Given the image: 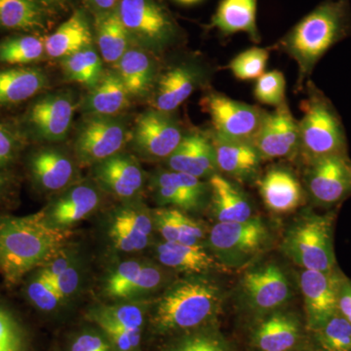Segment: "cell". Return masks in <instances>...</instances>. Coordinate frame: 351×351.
<instances>
[{"label":"cell","instance_id":"1","mask_svg":"<svg viewBox=\"0 0 351 351\" xmlns=\"http://www.w3.org/2000/svg\"><path fill=\"white\" fill-rule=\"evenodd\" d=\"M350 36V0H325L291 27L276 46L297 64V87L302 89L321 58Z\"/></svg>","mask_w":351,"mask_h":351},{"label":"cell","instance_id":"2","mask_svg":"<svg viewBox=\"0 0 351 351\" xmlns=\"http://www.w3.org/2000/svg\"><path fill=\"white\" fill-rule=\"evenodd\" d=\"M66 230L50 225L44 211L0 219V274L15 284L61 251Z\"/></svg>","mask_w":351,"mask_h":351},{"label":"cell","instance_id":"3","mask_svg":"<svg viewBox=\"0 0 351 351\" xmlns=\"http://www.w3.org/2000/svg\"><path fill=\"white\" fill-rule=\"evenodd\" d=\"M221 300V288L209 279L179 281L157 301L152 323L162 334L198 329L219 313Z\"/></svg>","mask_w":351,"mask_h":351},{"label":"cell","instance_id":"4","mask_svg":"<svg viewBox=\"0 0 351 351\" xmlns=\"http://www.w3.org/2000/svg\"><path fill=\"white\" fill-rule=\"evenodd\" d=\"M307 96L301 103L298 122L300 154L306 163L334 156H346L348 143L343 122L332 101L313 82H307Z\"/></svg>","mask_w":351,"mask_h":351},{"label":"cell","instance_id":"5","mask_svg":"<svg viewBox=\"0 0 351 351\" xmlns=\"http://www.w3.org/2000/svg\"><path fill=\"white\" fill-rule=\"evenodd\" d=\"M334 215L309 214L288 230L282 251L302 269L330 271L336 269Z\"/></svg>","mask_w":351,"mask_h":351},{"label":"cell","instance_id":"6","mask_svg":"<svg viewBox=\"0 0 351 351\" xmlns=\"http://www.w3.org/2000/svg\"><path fill=\"white\" fill-rule=\"evenodd\" d=\"M269 241V228L256 217L244 221L217 223L208 237L214 257L226 269L243 267L265 251Z\"/></svg>","mask_w":351,"mask_h":351},{"label":"cell","instance_id":"7","mask_svg":"<svg viewBox=\"0 0 351 351\" xmlns=\"http://www.w3.org/2000/svg\"><path fill=\"white\" fill-rule=\"evenodd\" d=\"M117 12L129 34L149 49L162 50L177 38L174 21L156 0H121Z\"/></svg>","mask_w":351,"mask_h":351},{"label":"cell","instance_id":"8","mask_svg":"<svg viewBox=\"0 0 351 351\" xmlns=\"http://www.w3.org/2000/svg\"><path fill=\"white\" fill-rule=\"evenodd\" d=\"M201 104L212 120L215 134L228 140L254 144L265 112L216 91L208 92Z\"/></svg>","mask_w":351,"mask_h":351},{"label":"cell","instance_id":"9","mask_svg":"<svg viewBox=\"0 0 351 351\" xmlns=\"http://www.w3.org/2000/svg\"><path fill=\"white\" fill-rule=\"evenodd\" d=\"M307 193L316 204L331 207L351 195V163L346 156H334L306 163Z\"/></svg>","mask_w":351,"mask_h":351},{"label":"cell","instance_id":"10","mask_svg":"<svg viewBox=\"0 0 351 351\" xmlns=\"http://www.w3.org/2000/svg\"><path fill=\"white\" fill-rule=\"evenodd\" d=\"M184 137L181 124L171 112L149 110L138 115L136 120L134 143L138 152L147 158L167 159Z\"/></svg>","mask_w":351,"mask_h":351},{"label":"cell","instance_id":"11","mask_svg":"<svg viewBox=\"0 0 351 351\" xmlns=\"http://www.w3.org/2000/svg\"><path fill=\"white\" fill-rule=\"evenodd\" d=\"M126 127L112 117L92 115L80 127L75 152L83 163H99L119 154L125 144Z\"/></svg>","mask_w":351,"mask_h":351},{"label":"cell","instance_id":"12","mask_svg":"<svg viewBox=\"0 0 351 351\" xmlns=\"http://www.w3.org/2000/svg\"><path fill=\"white\" fill-rule=\"evenodd\" d=\"M241 284L247 306L262 315L279 311L292 295L285 272L276 263L250 270Z\"/></svg>","mask_w":351,"mask_h":351},{"label":"cell","instance_id":"13","mask_svg":"<svg viewBox=\"0 0 351 351\" xmlns=\"http://www.w3.org/2000/svg\"><path fill=\"white\" fill-rule=\"evenodd\" d=\"M254 145L263 160L291 158L300 152L299 126L287 103L265 112Z\"/></svg>","mask_w":351,"mask_h":351},{"label":"cell","instance_id":"14","mask_svg":"<svg viewBox=\"0 0 351 351\" xmlns=\"http://www.w3.org/2000/svg\"><path fill=\"white\" fill-rule=\"evenodd\" d=\"M343 276L338 267L330 271L302 270L299 283L304 299L307 330L338 311L339 288Z\"/></svg>","mask_w":351,"mask_h":351},{"label":"cell","instance_id":"15","mask_svg":"<svg viewBox=\"0 0 351 351\" xmlns=\"http://www.w3.org/2000/svg\"><path fill=\"white\" fill-rule=\"evenodd\" d=\"M75 110L71 95L50 94L32 105L29 120L39 137L49 142H59L68 135Z\"/></svg>","mask_w":351,"mask_h":351},{"label":"cell","instance_id":"16","mask_svg":"<svg viewBox=\"0 0 351 351\" xmlns=\"http://www.w3.org/2000/svg\"><path fill=\"white\" fill-rule=\"evenodd\" d=\"M206 71L197 64L182 63L172 66L157 80L154 106L156 110L172 112L204 83Z\"/></svg>","mask_w":351,"mask_h":351},{"label":"cell","instance_id":"17","mask_svg":"<svg viewBox=\"0 0 351 351\" xmlns=\"http://www.w3.org/2000/svg\"><path fill=\"white\" fill-rule=\"evenodd\" d=\"M302 338L301 321L295 314L279 309L258 321L251 332V345L258 351H292Z\"/></svg>","mask_w":351,"mask_h":351},{"label":"cell","instance_id":"18","mask_svg":"<svg viewBox=\"0 0 351 351\" xmlns=\"http://www.w3.org/2000/svg\"><path fill=\"white\" fill-rule=\"evenodd\" d=\"M156 191L160 204L191 211L202 205L210 189L199 178L170 170L157 176Z\"/></svg>","mask_w":351,"mask_h":351},{"label":"cell","instance_id":"19","mask_svg":"<svg viewBox=\"0 0 351 351\" xmlns=\"http://www.w3.org/2000/svg\"><path fill=\"white\" fill-rule=\"evenodd\" d=\"M168 167L175 172L209 179L218 173L210 136L202 133L184 136L181 144L167 158Z\"/></svg>","mask_w":351,"mask_h":351},{"label":"cell","instance_id":"20","mask_svg":"<svg viewBox=\"0 0 351 351\" xmlns=\"http://www.w3.org/2000/svg\"><path fill=\"white\" fill-rule=\"evenodd\" d=\"M95 175L104 188L120 198L134 197L144 186L140 164L134 157L120 152L97 163Z\"/></svg>","mask_w":351,"mask_h":351},{"label":"cell","instance_id":"21","mask_svg":"<svg viewBox=\"0 0 351 351\" xmlns=\"http://www.w3.org/2000/svg\"><path fill=\"white\" fill-rule=\"evenodd\" d=\"M258 191L263 204L274 213H291L304 202L301 182L286 168L274 167L267 171L258 181Z\"/></svg>","mask_w":351,"mask_h":351},{"label":"cell","instance_id":"22","mask_svg":"<svg viewBox=\"0 0 351 351\" xmlns=\"http://www.w3.org/2000/svg\"><path fill=\"white\" fill-rule=\"evenodd\" d=\"M210 138L218 172L221 171L240 180H247L257 174L263 159L254 144L219 137L214 132Z\"/></svg>","mask_w":351,"mask_h":351},{"label":"cell","instance_id":"23","mask_svg":"<svg viewBox=\"0 0 351 351\" xmlns=\"http://www.w3.org/2000/svg\"><path fill=\"white\" fill-rule=\"evenodd\" d=\"M258 0H221L212 16L209 29L223 36L243 32L254 43H261L257 24Z\"/></svg>","mask_w":351,"mask_h":351},{"label":"cell","instance_id":"24","mask_svg":"<svg viewBox=\"0 0 351 351\" xmlns=\"http://www.w3.org/2000/svg\"><path fill=\"white\" fill-rule=\"evenodd\" d=\"M99 203L100 196L96 189L89 184H80L58 198L44 213L50 225L66 230L93 213Z\"/></svg>","mask_w":351,"mask_h":351},{"label":"cell","instance_id":"25","mask_svg":"<svg viewBox=\"0 0 351 351\" xmlns=\"http://www.w3.org/2000/svg\"><path fill=\"white\" fill-rule=\"evenodd\" d=\"M210 195L218 223L244 221L253 218V208L243 191L223 175L209 178Z\"/></svg>","mask_w":351,"mask_h":351},{"label":"cell","instance_id":"26","mask_svg":"<svg viewBox=\"0 0 351 351\" xmlns=\"http://www.w3.org/2000/svg\"><path fill=\"white\" fill-rule=\"evenodd\" d=\"M156 255L160 265L178 271L204 274L213 269H226L202 245L164 241L156 247Z\"/></svg>","mask_w":351,"mask_h":351},{"label":"cell","instance_id":"27","mask_svg":"<svg viewBox=\"0 0 351 351\" xmlns=\"http://www.w3.org/2000/svg\"><path fill=\"white\" fill-rule=\"evenodd\" d=\"M44 43L46 54L54 59H64L91 47V29L84 14L76 11Z\"/></svg>","mask_w":351,"mask_h":351},{"label":"cell","instance_id":"28","mask_svg":"<svg viewBox=\"0 0 351 351\" xmlns=\"http://www.w3.org/2000/svg\"><path fill=\"white\" fill-rule=\"evenodd\" d=\"M47 86V76L39 69L18 66L0 71V105L31 99Z\"/></svg>","mask_w":351,"mask_h":351},{"label":"cell","instance_id":"29","mask_svg":"<svg viewBox=\"0 0 351 351\" xmlns=\"http://www.w3.org/2000/svg\"><path fill=\"white\" fill-rule=\"evenodd\" d=\"M34 179L46 191H60L68 186L73 175V161L66 154L55 149L36 152L31 161Z\"/></svg>","mask_w":351,"mask_h":351},{"label":"cell","instance_id":"30","mask_svg":"<svg viewBox=\"0 0 351 351\" xmlns=\"http://www.w3.org/2000/svg\"><path fill=\"white\" fill-rule=\"evenodd\" d=\"M129 93L117 73L104 75L85 101L84 110L92 115L113 117L128 104Z\"/></svg>","mask_w":351,"mask_h":351},{"label":"cell","instance_id":"31","mask_svg":"<svg viewBox=\"0 0 351 351\" xmlns=\"http://www.w3.org/2000/svg\"><path fill=\"white\" fill-rule=\"evenodd\" d=\"M117 64V75L129 95L145 96L151 91L156 78V68L152 58L145 51L127 50Z\"/></svg>","mask_w":351,"mask_h":351},{"label":"cell","instance_id":"32","mask_svg":"<svg viewBox=\"0 0 351 351\" xmlns=\"http://www.w3.org/2000/svg\"><path fill=\"white\" fill-rule=\"evenodd\" d=\"M129 32L117 11L101 13L97 22V43L104 61L117 63L125 54Z\"/></svg>","mask_w":351,"mask_h":351},{"label":"cell","instance_id":"33","mask_svg":"<svg viewBox=\"0 0 351 351\" xmlns=\"http://www.w3.org/2000/svg\"><path fill=\"white\" fill-rule=\"evenodd\" d=\"M43 25V9L38 0H0V27L27 31Z\"/></svg>","mask_w":351,"mask_h":351},{"label":"cell","instance_id":"34","mask_svg":"<svg viewBox=\"0 0 351 351\" xmlns=\"http://www.w3.org/2000/svg\"><path fill=\"white\" fill-rule=\"evenodd\" d=\"M308 331L318 351H351V324L338 311Z\"/></svg>","mask_w":351,"mask_h":351},{"label":"cell","instance_id":"35","mask_svg":"<svg viewBox=\"0 0 351 351\" xmlns=\"http://www.w3.org/2000/svg\"><path fill=\"white\" fill-rule=\"evenodd\" d=\"M62 64L69 80L91 89L104 76L103 62L98 53L91 47L64 58Z\"/></svg>","mask_w":351,"mask_h":351},{"label":"cell","instance_id":"36","mask_svg":"<svg viewBox=\"0 0 351 351\" xmlns=\"http://www.w3.org/2000/svg\"><path fill=\"white\" fill-rule=\"evenodd\" d=\"M112 221L119 223L130 239L135 252L144 250L151 241L154 219L141 208H124L115 214Z\"/></svg>","mask_w":351,"mask_h":351},{"label":"cell","instance_id":"37","mask_svg":"<svg viewBox=\"0 0 351 351\" xmlns=\"http://www.w3.org/2000/svg\"><path fill=\"white\" fill-rule=\"evenodd\" d=\"M45 53L43 39L34 36H18L0 43V63H34L40 60Z\"/></svg>","mask_w":351,"mask_h":351},{"label":"cell","instance_id":"38","mask_svg":"<svg viewBox=\"0 0 351 351\" xmlns=\"http://www.w3.org/2000/svg\"><path fill=\"white\" fill-rule=\"evenodd\" d=\"M91 317L97 324L108 323L128 331L143 332L145 309L140 304H134L104 306L94 311Z\"/></svg>","mask_w":351,"mask_h":351},{"label":"cell","instance_id":"39","mask_svg":"<svg viewBox=\"0 0 351 351\" xmlns=\"http://www.w3.org/2000/svg\"><path fill=\"white\" fill-rule=\"evenodd\" d=\"M269 59V48L253 47L233 58L228 69L237 80H257L265 73Z\"/></svg>","mask_w":351,"mask_h":351},{"label":"cell","instance_id":"40","mask_svg":"<svg viewBox=\"0 0 351 351\" xmlns=\"http://www.w3.org/2000/svg\"><path fill=\"white\" fill-rule=\"evenodd\" d=\"M144 263L126 261L117 265L106 279L105 293L110 299L125 300L127 293L137 280Z\"/></svg>","mask_w":351,"mask_h":351},{"label":"cell","instance_id":"41","mask_svg":"<svg viewBox=\"0 0 351 351\" xmlns=\"http://www.w3.org/2000/svg\"><path fill=\"white\" fill-rule=\"evenodd\" d=\"M256 100L263 105L278 108L286 101V82L281 71H271L265 73L256 82L254 88Z\"/></svg>","mask_w":351,"mask_h":351},{"label":"cell","instance_id":"42","mask_svg":"<svg viewBox=\"0 0 351 351\" xmlns=\"http://www.w3.org/2000/svg\"><path fill=\"white\" fill-rule=\"evenodd\" d=\"M27 295L34 306L46 313L55 311L64 302L54 283L41 270L27 284Z\"/></svg>","mask_w":351,"mask_h":351},{"label":"cell","instance_id":"43","mask_svg":"<svg viewBox=\"0 0 351 351\" xmlns=\"http://www.w3.org/2000/svg\"><path fill=\"white\" fill-rule=\"evenodd\" d=\"M27 337L14 314L0 304V351H27Z\"/></svg>","mask_w":351,"mask_h":351},{"label":"cell","instance_id":"44","mask_svg":"<svg viewBox=\"0 0 351 351\" xmlns=\"http://www.w3.org/2000/svg\"><path fill=\"white\" fill-rule=\"evenodd\" d=\"M165 272L160 267L145 263L137 280L127 293L125 300L152 294L165 282Z\"/></svg>","mask_w":351,"mask_h":351},{"label":"cell","instance_id":"45","mask_svg":"<svg viewBox=\"0 0 351 351\" xmlns=\"http://www.w3.org/2000/svg\"><path fill=\"white\" fill-rule=\"evenodd\" d=\"M169 351H232L225 339L211 332H196L181 339Z\"/></svg>","mask_w":351,"mask_h":351},{"label":"cell","instance_id":"46","mask_svg":"<svg viewBox=\"0 0 351 351\" xmlns=\"http://www.w3.org/2000/svg\"><path fill=\"white\" fill-rule=\"evenodd\" d=\"M99 326L105 332L110 341V346L117 351H137L140 348L142 341V332L128 331L108 324V323H99Z\"/></svg>","mask_w":351,"mask_h":351},{"label":"cell","instance_id":"47","mask_svg":"<svg viewBox=\"0 0 351 351\" xmlns=\"http://www.w3.org/2000/svg\"><path fill=\"white\" fill-rule=\"evenodd\" d=\"M52 282L54 283L58 293L64 301V300L69 299V297L75 294L78 287H80V271H78L75 265H71V267L64 270L63 274H60L56 279L52 280Z\"/></svg>","mask_w":351,"mask_h":351},{"label":"cell","instance_id":"48","mask_svg":"<svg viewBox=\"0 0 351 351\" xmlns=\"http://www.w3.org/2000/svg\"><path fill=\"white\" fill-rule=\"evenodd\" d=\"M71 351H112V346L101 335L86 332L76 337Z\"/></svg>","mask_w":351,"mask_h":351},{"label":"cell","instance_id":"49","mask_svg":"<svg viewBox=\"0 0 351 351\" xmlns=\"http://www.w3.org/2000/svg\"><path fill=\"white\" fill-rule=\"evenodd\" d=\"M71 262L73 258L69 254L60 251L54 258H51L49 262L44 265L41 271L51 280H54L60 274H63L64 270L71 267Z\"/></svg>","mask_w":351,"mask_h":351},{"label":"cell","instance_id":"50","mask_svg":"<svg viewBox=\"0 0 351 351\" xmlns=\"http://www.w3.org/2000/svg\"><path fill=\"white\" fill-rule=\"evenodd\" d=\"M337 311L351 324V280L346 276L339 284Z\"/></svg>","mask_w":351,"mask_h":351},{"label":"cell","instance_id":"51","mask_svg":"<svg viewBox=\"0 0 351 351\" xmlns=\"http://www.w3.org/2000/svg\"><path fill=\"white\" fill-rule=\"evenodd\" d=\"M15 152V138L8 129L0 124V167L12 160Z\"/></svg>","mask_w":351,"mask_h":351},{"label":"cell","instance_id":"52","mask_svg":"<svg viewBox=\"0 0 351 351\" xmlns=\"http://www.w3.org/2000/svg\"><path fill=\"white\" fill-rule=\"evenodd\" d=\"M90 3L101 13L110 12L117 4V0H89Z\"/></svg>","mask_w":351,"mask_h":351},{"label":"cell","instance_id":"53","mask_svg":"<svg viewBox=\"0 0 351 351\" xmlns=\"http://www.w3.org/2000/svg\"><path fill=\"white\" fill-rule=\"evenodd\" d=\"M175 1L182 4V5H195V4L200 3L203 0H175Z\"/></svg>","mask_w":351,"mask_h":351},{"label":"cell","instance_id":"54","mask_svg":"<svg viewBox=\"0 0 351 351\" xmlns=\"http://www.w3.org/2000/svg\"><path fill=\"white\" fill-rule=\"evenodd\" d=\"M38 1L39 3L43 4V5L53 6L61 3L63 0H38Z\"/></svg>","mask_w":351,"mask_h":351},{"label":"cell","instance_id":"55","mask_svg":"<svg viewBox=\"0 0 351 351\" xmlns=\"http://www.w3.org/2000/svg\"><path fill=\"white\" fill-rule=\"evenodd\" d=\"M6 178L4 175L0 174V193H1L2 189H3L4 184H5Z\"/></svg>","mask_w":351,"mask_h":351}]
</instances>
